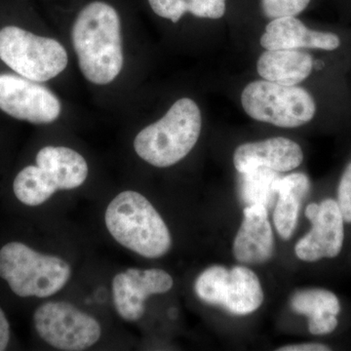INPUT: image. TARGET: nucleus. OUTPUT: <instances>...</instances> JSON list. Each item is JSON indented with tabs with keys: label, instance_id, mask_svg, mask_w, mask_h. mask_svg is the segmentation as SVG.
Returning a JSON list of instances; mask_svg holds the SVG:
<instances>
[{
	"label": "nucleus",
	"instance_id": "obj_1",
	"mask_svg": "<svg viewBox=\"0 0 351 351\" xmlns=\"http://www.w3.org/2000/svg\"><path fill=\"white\" fill-rule=\"evenodd\" d=\"M71 38L88 82L106 85L119 76L123 66L121 23L112 6L103 1L85 6L73 24Z\"/></svg>",
	"mask_w": 351,
	"mask_h": 351
},
{
	"label": "nucleus",
	"instance_id": "obj_2",
	"mask_svg": "<svg viewBox=\"0 0 351 351\" xmlns=\"http://www.w3.org/2000/svg\"><path fill=\"white\" fill-rule=\"evenodd\" d=\"M105 221L113 239L142 257H162L172 246L165 221L137 191H122L113 198L106 210Z\"/></svg>",
	"mask_w": 351,
	"mask_h": 351
},
{
	"label": "nucleus",
	"instance_id": "obj_3",
	"mask_svg": "<svg viewBox=\"0 0 351 351\" xmlns=\"http://www.w3.org/2000/svg\"><path fill=\"white\" fill-rule=\"evenodd\" d=\"M202 128L200 108L189 98L180 99L167 113L145 127L134 140V149L145 162L170 167L195 147Z\"/></svg>",
	"mask_w": 351,
	"mask_h": 351
},
{
	"label": "nucleus",
	"instance_id": "obj_4",
	"mask_svg": "<svg viewBox=\"0 0 351 351\" xmlns=\"http://www.w3.org/2000/svg\"><path fill=\"white\" fill-rule=\"evenodd\" d=\"M71 265L56 256L44 255L20 242L0 249V277L21 298L51 297L66 286Z\"/></svg>",
	"mask_w": 351,
	"mask_h": 351
},
{
	"label": "nucleus",
	"instance_id": "obj_5",
	"mask_svg": "<svg viewBox=\"0 0 351 351\" xmlns=\"http://www.w3.org/2000/svg\"><path fill=\"white\" fill-rule=\"evenodd\" d=\"M241 104L252 119L282 128L308 123L317 110L313 95L304 88L267 80L249 83L242 91Z\"/></svg>",
	"mask_w": 351,
	"mask_h": 351
},
{
	"label": "nucleus",
	"instance_id": "obj_6",
	"mask_svg": "<svg viewBox=\"0 0 351 351\" xmlns=\"http://www.w3.org/2000/svg\"><path fill=\"white\" fill-rule=\"evenodd\" d=\"M0 59L32 82L56 77L68 66V53L56 39L36 36L9 25L0 29Z\"/></svg>",
	"mask_w": 351,
	"mask_h": 351
},
{
	"label": "nucleus",
	"instance_id": "obj_7",
	"mask_svg": "<svg viewBox=\"0 0 351 351\" xmlns=\"http://www.w3.org/2000/svg\"><path fill=\"white\" fill-rule=\"evenodd\" d=\"M195 291L201 301L223 307L233 315H248L263 302L257 274L242 265L230 269L221 265L208 267L196 279Z\"/></svg>",
	"mask_w": 351,
	"mask_h": 351
},
{
	"label": "nucleus",
	"instance_id": "obj_8",
	"mask_svg": "<svg viewBox=\"0 0 351 351\" xmlns=\"http://www.w3.org/2000/svg\"><path fill=\"white\" fill-rule=\"evenodd\" d=\"M36 332L45 343L64 351H82L101 338V328L93 316L66 302H47L34 314Z\"/></svg>",
	"mask_w": 351,
	"mask_h": 351
},
{
	"label": "nucleus",
	"instance_id": "obj_9",
	"mask_svg": "<svg viewBox=\"0 0 351 351\" xmlns=\"http://www.w3.org/2000/svg\"><path fill=\"white\" fill-rule=\"evenodd\" d=\"M0 110L16 119L48 124L59 117L61 103L38 82L23 76L0 75Z\"/></svg>",
	"mask_w": 351,
	"mask_h": 351
},
{
	"label": "nucleus",
	"instance_id": "obj_10",
	"mask_svg": "<svg viewBox=\"0 0 351 351\" xmlns=\"http://www.w3.org/2000/svg\"><path fill=\"white\" fill-rule=\"evenodd\" d=\"M311 221V232L297 244V257L304 262H317L322 258L338 257L345 241V219L337 200H323L311 203L306 209Z\"/></svg>",
	"mask_w": 351,
	"mask_h": 351
},
{
	"label": "nucleus",
	"instance_id": "obj_11",
	"mask_svg": "<svg viewBox=\"0 0 351 351\" xmlns=\"http://www.w3.org/2000/svg\"><path fill=\"white\" fill-rule=\"evenodd\" d=\"M172 276L160 269H129L113 277L112 299L122 319L135 322L143 317L145 302L152 295L164 294L173 287Z\"/></svg>",
	"mask_w": 351,
	"mask_h": 351
},
{
	"label": "nucleus",
	"instance_id": "obj_12",
	"mask_svg": "<svg viewBox=\"0 0 351 351\" xmlns=\"http://www.w3.org/2000/svg\"><path fill=\"white\" fill-rule=\"evenodd\" d=\"M304 152L299 144L283 137L269 138L246 143L237 147L233 164L239 173L257 168H269L276 172H289L301 165Z\"/></svg>",
	"mask_w": 351,
	"mask_h": 351
},
{
	"label": "nucleus",
	"instance_id": "obj_13",
	"mask_svg": "<svg viewBox=\"0 0 351 351\" xmlns=\"http://www.w3.org/2000/svg\"><path fill=\"white\" fill-rule=\"evenodd\" d=\"M260 43L267 50L316 49L332 52L341 47V39L334 32L308 29L295 16H288L271 20Z\"/></svg>",
	"mask_w": 351,
	"mask_h": 351
},
{
	"label": "nucleus",
	"instance_id": "obj_14",
	"mask_svg": "<svg viewBox=\"0 0 351 351\" xmlns=\"http://www.w3.org/2000/svg\"><path fill=\"white\" fill-rule=\"evenodd\" d=\"M274 250V237L263 205L244 209V219L233 242V255L239 262L257 265L269 261Z\"/></svg>",
	"mask_w": 351,
	"mask_h": 351
},
{
	"label": "nucleus",
	"instance_id": "obj_15",
	"mask_svg": "<svg viewBox=\"0 0 351 351\" xmlns=\"http://www.w3.org/2000/svg\"><path fill=\"white\" fill-rule=\"evenodd\" d=\"M36 165L56 191L80 188L89 171L84 157L66 147H43L36 154Z\"/></svg>",
	"mask_w": 351,
	"mask_h": 351
},
{
	"label": "nucleus",
	"instance_id": "obj_16",
	"mask_svg": "<svg viewBox=\"0 0 351 351\" xmlns=\"http://www.w3.org/2000/svg\"><path fill=\"white\" fill-rule=\"evenodd\" d=\"M313 58L301 50H265L258 58L257 71L267 82L295 86L313 73Z\"/></svg>",
	"mask_w": 351,
	"mask_h": 351
},
{
	"label": "nucleus",
	"instance_id": "obj_17",
	"mask_svg": "<svg viewBox=\"0 0 351 351\" xmlns=\"http://www.w3.org/2000/svg\"><path fill=\"white\" fill-rule=\"evenodd\" d=\"M311 181L304 173L281 177L276 182L278 195L274 213V226L281 239L292 237L299 219L302 200L308 195Z\"/></svg>",
	"mask_w": 351,
	"mask_h": 351
},
{
	"label": "nucleus",
	"instance_id": "obj_18",
	"mask_svg": "<svg viewBox=\"0 0 351 351\" xmlns=\"http://www.w3.org/2000/svg\"><path fill=\"white\" fill-rule=\"evenodd\" d=\"M226 0H149L152 11L164 19L178 23L186 13L198 18L221 19Z\"/></svg>",
	"mask_w": 351,
	"mask_h": 351
},
{
	"label": "nucleus",
	"instance_id": "obj_19",
	"mask_svg": "<svg viewBox=\"0 0 351 351\" xmlns=\"http://www.w3.org/2000/svg\"><path fill=\"white\" fill-rule=\"evenodd\" d=\"M280 178L276 171L265 167L240 173V197L248 206L263 205L269 209L276 199V182Z\"/></svg>",
	"mask_w": 351,
	"mask_h": 351
},
{
	"label": "nucleus",
	"instance_id": "obj_20",
	"mask_svg": "<svg viewBox=\"0 0 351 351\" xmlns=\"http://www.w3.org/2000/svg\"><path fill=\"white\" fill-rule=\"evenodd\" d=\"M13 191L18 200L32 207L43 204L57 193L38 165L27 166L21 171L14 180Z\"/></svg>",
	"mask_w": 351,
	"mask_h": 351
},
{
	"label": "nucleus",
	"instance_id": "obj_21",
	"mask_svg": "<svg viewBox=\"0 0 351 351\" xmlns=\"http://www.w3.org/2000/svg\"><path fill=\"white\" fill-rule=\"evenodd\" d=\"M295 313L307 316L308 320L326 315H339L341 304L338 297L325 289L313 288L299 291L291 299Z\"/></svg>",
	"mask_w": 351,
	"mask_h": 351
},
{
	"label": "nucleus",
	"instance_id": "obj_22",
	"mask_svg": "<svg viewBox=\"0 0 351 351\" xmlns=\"http://www.w3.org/2000/svg\"><path fill=\"white\" fill-rule=\"evenodd\" d=\"M311 0H262L263 15L269 19L297 16L308 6Z\"/></svg>",
	"mask_w": 351,
	"mask_h": 351
},
{
	"label": "nucleus",
	"instance_id": "obj_23",
	"mask_svg": "<svg viewBox=\"0 0 351 351\" xmlns=\"http://www.w3.org/2000/svg\"><path fill=\"white\" fill-rule=\"evenodd\" d=\"M337 202L346 223H351V161L346 165L339 180Z\"/></svg>",
	"mask_w": 351,
	"mask_h": 351
},
{
	"label": "nucleus",
	"instance_id": "obj_24",
	"mask_svg": "<svg viewBox=\"0 0 351 351\" xmlns=\"http://www.w3.org/2000/svg\"><path fill=\"white\" fill-rule=\"evenodd\" d=\"M338 324L337 315H326L308 320V330L315 336H323L334 332L338 327Z\"/></svg>",
	"mask_w": 351,
	"mask_h": 351
},
{
	"label": "nucleus",
	"instance_id": "obj_25",
	"mask_svg": "<svg viewBox=\"0 0 351 351\" xmlns=\"http://www.w3.org/2000/svg\"><path fill=\"white\" fill-rule=\"evenodd\" d=\"M278 351H327L331 348L326 345L318 343H299V345H291L282 346L278 348Z\"/></svg>",
	"mask_w": 351,
	"mask_h": 351
},
{
	"label": "nucleus",
	"instance_id": "obj_26",
	"mask_svg": "<svg viewBox=\"0 0 351 351\" xmlns=\"http://www.w3.org/2000/svg\"><path fill=\"white\" fill-rule=\"evenodd\" d=\"M10 339V325L0 307V351L5 350Z\"/></svg>",
	"mask_w": 351,
	"mask_h": 351
}]
</instances>
